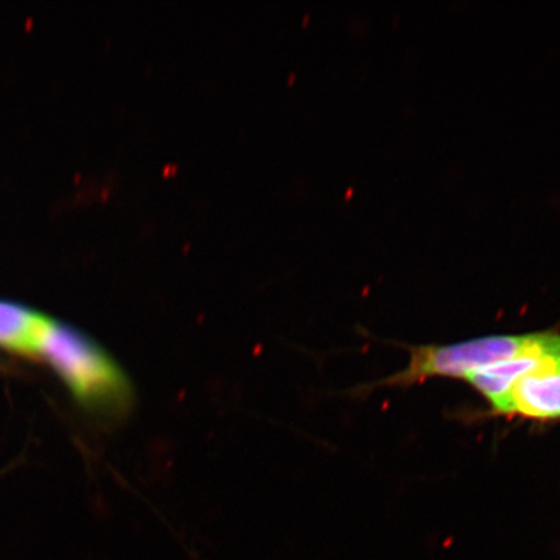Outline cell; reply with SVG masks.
Instances as JSON below:
<instances>
[{
  "instance_id": "obj_2",
  "label": "cell",
  "mask_w": 560,
  "mask_h": 560,
  "mask_svg": "<svg viewBox=\"0 0 560 560\" xmlns=\"http://www.w3.org/2000/svg\"><path fill=\"white\" fill-rule=\"evenodd\" d=\"M408 368L390 375L382 387H410L432 377L466 380L476 371L521 357L560 355V331L490 335L447 346H408Z\"/></svg>"
},
{
  "instance_id": "obj_1",
  "label": "cell",
  "mask_w": 560,
  "mask_h": 560,
  "mask_svg": "<svg viewBox=\"0 0 560 560\" xmlns=\"http://www.w3.org/2000/svg\"><path fill=\"white\" fill-rule=\"evenodd\" d=\"M40 354L88 410L112 419L128 415L135 402L129 377L89 336L51 322Z\"/></svg>"
},
{
  "instance_id": "obj_4",
  "label": "cell",
  "mask_w": 560,
  "mask_h": 560,
  "mask_svg": "<svg viewBox=\"0 0 560 560\" xmlns=\"http://www.w3.org/2000/svg\"><path fill=\"white\" fill-rule=\"evenodd\" d=\"M50 319L24 306L0 301V346L24 355H37Z\"/></svg>"
},
{
  "instance_id": "obj_5",
  "label": "cell",
  "mask_w": 560,
  "mask_h": 560,
  "mask_svg": "<svg viewBox=\"0 0 560 560\" xmlns=\"http://www.w3.org/2000/svg\"><path fill=\"white\" fill-rule=\"evenodd\" d=\"M544 359L546 357H521V359L497 363V365L476 371L465 381L479 392L488 402L489 411H492L508 396L517 380L534 370Z\"/></svg>"
},
{
  "instance_id": "obj_3",
  "label": "cell",
  "mask_w": 560,
  "mask_h": 560,
  "mask_svg": "<svg viewBox=\"0 0 560 560\" xmlns=\"http://www.w3.org/2000/svg\"><path fill=\"white\" fill-rule=\"evenodd\" d=\"M494 417H517L549 423L560 420V355L546 357L524 374L503 401L488 412Z\"/></svg>"
}]
</instances>
